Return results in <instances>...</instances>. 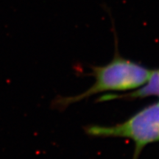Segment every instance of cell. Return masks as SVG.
I'll return each instance as SVG.
<instances>
[{
  "mask_svg": "<svg viewBox=\"0 0 159 159\" xmlns=\"http://www.w3.org/2000/svg\"><path fill=\"white\" fill-rule=\"evenodd\" d=\"M94 83L81 94L71 97H57L52 106L64 110L69 105L78 102L97 94L109 91H134L146 83L151 69L130 60L125 58L116 52L106 65L91 67Z\"/></svg>",
  "mask_w": 159,
  "mask_h": 159,
  "instance_id": "cell-1",
  "label": "cell"
},
{
  "mask_svg": "<svg viewBox=\"0 0 159 159\" xmlns=\"http://www.w3.org/2000/svg\"><path fill=\"white\" fill-rule=\"evenodd\" d=\"M87 135L99 138H125L134 142L133 159H138L147 145L159 142V101L147 105L123 122L111 125H88Z\"/></svg>",
  "mask_w": 159,
  "mask_h": 159,
  "instance_id": "cell-2",
  "label": "cell"
},
{
  "mask_svg": "<svg viewBox=\"0 0 159 159\" xmlns=\"http://www.w3.org/2000/svg\"><path fill=\"white\" fill-rule=\"evenodd\" d=\"M150 97H159V68L151 70L150 77L146 83L136 90L124 94H106L98 99L99 102L117 99H136Z\"/></svg>",
  "mask_w": 159,
  "mask_h": 159,
  "instance_id": "cell-3",
  "label": "cell"
}]
</instances>
